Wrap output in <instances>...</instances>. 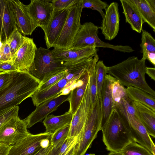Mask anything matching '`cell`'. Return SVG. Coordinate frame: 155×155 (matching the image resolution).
Returning <instances> with one entry per match:
<instances>
[{
	"label": "cell",
	"mask_w": 155,
	"mask_h": 155,
	"mask_svg": "<svg viewBox=\"0 0 155 155\" xmlns=\"http://www.w3.org/2000/svg\"><path fill=\"white\" fill-rule=\"evenodd\" d=\"M40 85L39 81L29 72L15 71L10 81L0 90V115L31 97Z\"/></svg>",
	"instance_id": "obj_1"
},
{
	"label": "cell",
	"mask_w": 155,
	"mask_h": 155,
	"mask_svg": "<svg viewBox=\"0 0 155 155\" xmlns=\"http://www.w3.org/2000/svg\"><path fill=\"white\" fill-rule=\"evenodd\" d=\"M146 59L134 56L114 65L107 67V73L115 78L122 86L140 89L155 97V92L145 78Z\"/></svg>",
	"instance_id": "obj_2"
},
{
	"label": "cell",
	"mask_w": 155,
	"mask_h": 155,
	"mask_svg": "<svg viewBox=\"0 0 155 155\" xmlns=\"http://www.w3.org/2000/svg\"><path fill=\"white\" fill-rule=\"evenodd\" d=\"M101 130L103 141L106 149L110 152L120 151L133 141L130 132L115 109Z\"/></svg>",
	"instance_id": "obj_3"
},
{
	"label": "cell",
	"mask_w": 155,
	"mask_h": 155,
	"mask_svg": "<svg viewBox=\"0 0 155 155\" xmlns=\"http://www.w3.org/2000/svg\"><path fill=\"white\" fill-rule=\"evenodd\" d=\"M101 108L100 98L98 97L91 105L85 126L78 136L72 155H84L101 130Z\"/></svg>",
	"instance_id": "obj_4"
},
{
	"label": "cell",
	"mask_w": 155,
	"mask_h": 155,
	"mask_svg": "<svg viewBox=\"0 0 155 155\" xmlns=\"http://www.w3.org/2000/svg\"><path fill=\"white\" fill-rule=\"evenodd\" d=\"M65 70L64 62L55 60L52 50L40 47L36 50L28 72L38 80L41 84Z\"/></svg>",
	"instance_id": "obj_5"
},
{
	"label": "cell",
	"mask_w": 155,
	"mask_h": 155,
	"mask_svg": "<svg viewBox=\"0 0 155 155\" xmlns=\"http://www.w3.org/2000/svg\"><path fill=\"white\" fill-rule=\"evenodd\" d=\"M82 9L81 0H78L71 6L54 48H71L74 38L81 25L80 19Z\"/></svg>",
	"instance_id": "obj_6"
},
{
	"label": "cell",
	"mask_w": 155,
	"mask_h": 155,
	"mask_svg": "<svg viewBox=\"0 0 155 155\" xmlns=\"http://www.w3.org/2000/svg\"><path fill=\"white\" fill-rule=\"evenodd\" d=\"M118 114L130 132L133 142L144 147L155 155L154 143L141 123L137 112L130 113L124 111Z\"/></svg>",
	"instance_id": "obj_7"
},
{
	"label": "cell",
	"mask_w": 155,
	"mask_h": 155,
	"mask_svg": "<svg viewBox=\"0 0 155 155\" xmlns=\"http://www.w3.org/2000/svg\"><path fill=\"white\" fill-rule=\"evenodd\" d=\"M24 119L14 117L0 127V144L11 146L30 134Z\"/></svg>",
	"instance_id": "obj_8"
},
{
	"label": "cell",
	"mask_w": 155,
	"mask_h": 155,
	"mask_svg": "<svg viewBox=\"0 0 155 155\" xmlns=\"http://www.w3.org/2000/svg\"><path fill=\"white\" fill-rule=\"evenodd\" d=\"M91 105L89 81L80 104L72 115L68 137L78 136L83 130Z\"/></svg>",
	"instance_id": "obj_9"
},
{
	"label": "cell",
	"mask_w": 155,
	"mask_h": 155,
	"mask_svg": "<svg viewBox=\"0 0 155 155\" xmlns=\"http://www.w3.org/2000/svg\"><path fill=\"white\" fill-rule=\"evenodd\" d=\"M26 9L35 23L44 31L52 15L54 8L50 1L31 0L25 5Z\"/></svg>",
	"instance_id": "obj_10"
},
{
	"label": "cell",
	"mask_w": 155,
	"mask_h": 155,
	"mask_svg": "<svg viewBox=\"0 0 155 155\" xmlns=\"http://www.w3.org/2000/svg\"><path fill=\"white\" fill-rule=\"evenodd\" d=\"M69 94L56 96L44 102L24 119L29 128L40 122L51 112L55 110L61 104L68 101Z\"/></svg>",
	"instance_id": "obj_11"
},
{
	"label": "cell",
	"mask_w": 155,
	"mask_h": 155,
	"mask_svg": "<svg viewBox=\"0 0 155 155\" xmlns=\"http://www.w3.org/2000/svg\"><path fill=\"white\" fill-rule=\"evenodd\" d=\"M71 6L62 10L54 8L51 19L44 31L47 49L53 47L63 28Z\"/></svg>",
	"instance_id": "obj_12"
},
{
	"label": "cell",
	"mask_w": 155,
	"mask_h": 155,
	"mask_svg": "<svg viewBox=\"0 0 155 155\" xmlns=\"http://www.w3.org/2000/svg\"><path fill=\"white\" fill-rule=\"evenodd\" d=\"M52 134L45 132L36 134H30L11 146L8 155H34L41 148V141L50 138Z\"/></svg>",
	"instance_id": "obj_13"
},
{
	"label": "cell",
	"mask_w": 155,
	"mask_h": 155,
	"mask_svg": "<svg viewBox=\"0 0 155 155\" xmlns=\"http://www.w3.org/2000/svg\"><path fill=\"white\" fill-rule=\"evenodd\" d=\"M37 48L33 39L26 37L24 43L12 59L18 71L28 72L34 61Z\"/></svg>",
	"instance_id": "obj_14"
},
{
	"label": "cell",
	"mask_w": 155,
	"mask_h": 155,
	"mask_svg": "<svg viewBox=\"0 0 155 155\" xmlns=\"http://www.w3.org/2000/svg\"><path fill=\"white\" fill-rule=\"evenodd\" d=\"M80 77L79 75L68 72L66 75L53 86L43 91L35 92L31 97L33 104L37 107L45 101L59 95L66 85L74 84Z\"/></svg>",
	"instance_id": "obj_15"
},
{
	"label": "cell",
	"mask_w": 155,
	"mask_h": 155,
	"mask_svg": "<svg viewBox=\"0 0 155 155\" xmlns=\"http://www.w3.org/2000/svg\"><path fill=\"white\" fill-rule=\"evenodd\" d=\"M116 79L109 74L105 77L101 91L100 100L101 108V129L108 121L115 110L113 96V86Z\"/></svg>",
	"instance_id": "obj_16"
},
{
	"label": "cell",
	"mask_w": 155,
	"mask_h": 155,
	"mask_svg": "<svg viewBox=\"0 0 155 155\" xmlns=\"http://www.w3.org/2000/svg\"><path fill=\"white\" fill-rule=\"evenodd\" d=\"M118 4L113 2L105 10L100 29L106 40L111 41L117 35L119 29Z\"/></svg>",
	"instance_id": "obj_17"
},
{
	"label": "cell",
	"mask_w": 155,
	"mask_h": 155,
	"mask_svg": "<svg viewBox=\"0 0 155 155\" xmlns=\"http://www.w3.org/2000/svg\"><path fill=\"white\" fill-rule=\"evenodd\" d=\"M17 28L25 35H30L38 26L27 11L25 5L18 0H10Z\"/></svg>",
	"instance_id": "obj_18"
},
{
	"label": "cell",
	"mask_w": 155,
	"mask_h": 155,
	"mask_svg": "<svg viewBox=\"0 0 155 155\" xmlns=\"http://www.w3.org/2000/svg\"><path fill=\"white\" fill-rule=\"evenodd\" d=\"M17 27L10 0H0V40L6 42Z\"/></svg>",
	"instance_id": "obj_19"
},
{
	"label": "cell",
	"mask_w": 155,
	"mask_h": 155,
	"mask_svg": "<svg viewBox=\"0 0 155 155\" xmlns=\"http://www.w3.org/2000/svg\"><path fill=\"white\" fill-rule=\"evenodd\" d=\"M52 51L55 60L64 62L94 56L97 54V49L95 46H91L81 48H54Z\"/></svg>",
	"instance_id": "obj_20"
},
{
	"label": "cell",
	"mask_w": 155,
	"mask_h": 155,
	"mask_svg": "<svg viewBox=\"0 0 155 155\" xmlns=\"http://www.w3.org/2000/svg\"><path fill=\"white\" fill-rule=\"evenodd\" d=\"M99 28L100 27L91 22H86L81 25L74 38L71 48H81L95 46L92 44V39L95 33Z\"/></svg>",
	"instance_id": "obj_21"
},
{
	"label": "cell",
	"mask_w": 155,
	"mask_h": 155,
	"mask_svg": "<svg viewBox=\"0 0 155 155\" xmlns=\"http://www.w3.org/2000/svg\"><path fill=\"white\" fill-rule=\"evenodd\" d=\"M126 23H129L133 30L141 33L143 23L137 8L130 0H120Z\"/></svg>",
	"instance_id": "obj_22"
},
{
	"label": "cell",
	"mask_w": 155,
	"mask_h": 155,
	"mask_svg": "<svg viewBox=\"0 0 155 155\" xmlns=\"http://www.w3.org/2000/svg\"><path fill=\"white\" fill-rule=\"evenodd\" d=\"M133 104L140 120L150 136L155 137V111L139 102Z\"/></svg>",
	"instance_id": "obj_23"
},
{
	"label": "cell",
	"mask_w": 155,
	"mask_h": 155,
	"mask_svg": "<svg viewBox=\"0 0 155 155\" xmlns=\"http://www.w3.org/2000/svg\"><path fill=\"white\" fill-rule=\"evenodd\" d=\"M91 68L82 77L80 84L72 89L69 94L68 100L70 104L68 111L72 115L78 109L84 94L89 81Z\"/></svg>",
	"instance_id": "obj_24"
},
{
	"label": "cell",
	"mask_w": 155,
	"mask_h": 155,
	"mask_svg": "<svg viewBox=\"0 0 155 155\" xmlns=\"http://www.w3.org/2000/svg\"><path fill=\"white\" fill-rule=\"evenodd\" d=\"M72 118V114L68 111L61 115L48 116L43 121L45 128V132L52 134L57 130L70 124Z\"/></svg>",
	"instance_id": "obj_25"
},
{
	"label": "cell",
	"mask_w": 155,
	"mask_h": 155,
	"mask_svg": "<svg viewBox=\"0 0 155 155\" xmlns=\"http://www.w3.org/2000/svg\"><path fill=\"white\" fill-rule=\"evenodd\" d=\"M127 94L132 101L142 104L155 111V97L142 90L132 86L125 88Z\"/></svg>",
	"instance_id": "obj_26"
},
{
	"label": "cell",
	"mask_w": 155,
	"mask_h": 155,
	"mask_svg": "<svg viewBox=\"0 0 155 155\" xmlns=\"http://www.w3.org/2000/svg\"><path fill=\"white\" fill-rule=\"evenodd\" d=\"M138 11L143 21L147 23L155 32V12L146 0H130Z\"/></svg>",
	"instance_id": "obj_27"
},
{
	"label": "cell",
	"mask_w": 155,
	"mask_h": 155,
	"mask_svg": "<svg viewBox=\"0 0 155 155\" xmlns=\"http://www.w3.org/2000/svg\"><path fill=\"white\" fill-rule=\"evenodd\" d=\"M142 32L141 51L143 54L142 58L146 60L148 53H155V40L146 30H142Z\"/></svg>",
	"instance_id": "obj_28"
},
{
	"label": "cell",
	"mask_w": 155,
	"mask_h": 155,
	"mask_svg": "<svg viewBox=\"0 0 155 155\" xmlns=\"http://www.w3.org/2000/svg\"><path fill=\"white\" fill-rule=\"evenodd\" d=\"M99 58L98 55L97 54L94 56L93 63L90 71L89 83L92 105L94 104L98 97L97 94L95 66L99 60Z\"/></svg>",
	"instance_id": "obj_29"
},
{
	"label": "cell",
	"mask_w": 155,
	"mask_h": 155,
	"mask_svg": "<svg viewBox=\"0 0 155 155\" xmlns=\"http://www.w3.org/2000/svg\"><path fill=\"white\" fill-rule=\"evenodd\" d=\"M120 152L123 155H154L144 147L133 141L129 143Z\"/></svg>",
	"instance_id": "obj_30"
},
{
	"label": "cell",
	"mask_w": 155,
	"mask_h": 155,
	"mask_svg": "<svg viewBox=\"0 0 155 155\" xmlns=\"http://www.w3.org/2000/svg\"><path fill=\"white\" fill-rule=\"evenodd\" d=\"M25 37L22 35L17 28L10 35L7 41L13 57L24 43Z\"/></svg>",
	"instance_id": "obj_31"
},
{
	"label": "cell",
	"mask_w": 155,
	"mask_h": 155,
	"mask_svg": "<svg viewBox=\"0 0 155 155\" xmlns=\"http://www.w3.org/2000/svg\"><path fill=\"white\" fill-rule=\"evenodd\" d=\"M97 94L100 98L102 88L106 75L107 73V67L104 63L103 61H98L95 66Z\"/></svg>",
	"instance_id": "obj_32"
},
{
	"label": "cell",
	"mask_w": 155,
	"mask_h": 155,
	"mask_svg": "<svg viewBox=\"0 0 155 155\" xmlns=\"http://www.w3.org/2000/svg\"><path fill=\"white\" fill-rule=\"evenodd\" d=\"M82 8H87L98 11L103 18L105 13L103 10L105 11L108 5L107 2L100 0H81Z\"/></svg>",
	"instance_id": "obj_33"
},
{
	"label": "cell",
	"mask_w": 155,
	"mask_h": 155,
	"mask_svg": "<svg viewBox=\"0 0 155 155\" xmlns=\"http://www.w3.org/2000/svg\"><path fill=\"white\" fill-rule=\"evenodd\" d=\"M70 124L57 130L51 136L50 142L52 146H54L60 142L64 140L68 137Z\"/></svg>",
	"instance_id": "obj_34"
},
{
	"label": "cell",
	"mask_w": 155,
	"mask_h": 155,
	"mask_svg": "<svg viewBox=\"0 0 155 155\" xmlns=\"http://www.w3.org/2000/svg\"><path fill=\"white\" fill-rule=\"evenodd\" d=\"M68 73L67 70H65L51 78L45 82L41 84L37 91H40L50 87L56 84Z\"/></svg>",
	"instance_id": "obj_35"
},
{
	"label": "cell",
	"mask_w": 155,
	"mask_h": 155,
	"mask_svg": "<svg viewBox=\"0 0 155 155\" xmlns=\"http://www.w3.org/2000/svg\"><path fill=\"white\" fill-rule=\"evenodd\" d=\"M19 108L16 106L0 115V127L12 118L18 117Z\"/></svg>",
	"instance_id": "obj_36"
},
{
	"label": "cell",
	"mask_w": 155,
	"mask_h": 155,
	"mask_svg": "<svg viewBox=\"0 0 155 155\" xmlns=\"http://www.w3.org/2000/svg\"><path fill=\"white\" fill-rule=\"evenodd\" d=\"M78 0H53L51 1L54 9L62 10L71 6Z\"/></svg>",
	"instance_id": "obj_37"
},
{
	"label": "cell",
	"mask_w": 155,
	"mask_h": 155,
	"mask_svg": "<svg viewBox=\"0 0 155 155\" xmlns=\"http://www.w3.org/2000/svg\"><path fill=\"white\" fill-rule=\"evenodd\" d=\"M3 48L2 55L0 58V61H5L11 60L13 57L11 53L10 48L7 41L2 43Z\"/></svg>",
	"instance_id": "obj_38"
},
{
	"label": "cell",
	"mask_w": 155,
	"mask_h": 155,
	"mask_svg": "<svg viewBox=\"0 0 155 155\" xmlns=\"http://www.w3.org/2000/svg\"><path fill=\"white\" fill-rule=\"evenodd\" d=\"M18 71L13 64L12 60L0 61V72Z\"/></svg>",
	"instance_id": "obj_39"
},
{
	"label": "cell",
	"mask_w": 155,
	"mask_h": 155,
	"mask_svg": "<svg viewBox=\"0 0 155 155\" xmlns=\"http://www.w3.org/2000/svg\"><path fill=\"white\" fill-rule=\"evenodd\" d=\"M15 72H0V90L10 81Z\"/></svg>",
	"instance_id": "obj_40"
},
{
	"label": "cell",
	"mask_w": 155,
	"mask_h": 155,
	"mask_svg": "<svg viewBox=\"0 0 155 155\" xmlns=\"http://www.w3.org/2000/svg\"><path fill=\"white\" fill-rule=\"evenodd\" d=\"M78 138V136L76 137H68L65 140L61 145L59 155H62L67 149L76 142Z\"/></svg>",
	"instance_id": "obj_41"
},
{
	"label": "cell",
	"mask_w": 155,
	"mask_h": 155,
	"mask_svg": "<svg viewBox=\"0 0 155 155\" xmlns=\"http://www.w3.org/2000/svg\"><path fill=\"white\" fill-rule=\"evenodd\" d=\"M64 140L60 142L55 146H53L46 155H59L61 147Z\"/></svg>",
	"instance_id": "obj_42"
},
{
	"label": "cell",
	"mask_w": 155,
	"mask_h": 155,
	"mask_svg": "<svg viewBox=\"0 0 155 155\" xmlns=\"http://www.w3.org/2000/svg\"><path fill=\"white\" fill-rule=\"evenodd\" d=\"M11 146L0 144V155H8Z\"/></svg>",
	"instance_id": "obj_43"
},
{
	"label": "cell",
	"mask_w": 155,
	"mask_h": 155,
	"mask_svg": "<svg viewBox=\"0 0 155 155\" xmlns=\"http://www.w3.org/2000/svg\"><path fill=\"white\" fill-rule=\"evenodd\" d=\"M146 73L152 79L155 81V68H146Z\"/></svg>",
	"instance_id": "obj_44"
},
{
	"label": "cell",
	"mask_w": 155,
	"mask_h": 155,
	"mask_svg": "<svg viewBox=\"0 0 155 155\" xmlns=\"http://www.w3.org/2000/svg\"><path fill=\"white\" fill-rule=\"evenodd\" d=\"M53 146L51 144L46 148H41L34 155H46L50 150Z\"/></svg>",
	"instance_id": "obj_45"
},
{
	"label": "cell",
	"mask_w": 155,
	"mask_h": 155,
	"mask_svg": "<svg viewBox=\"0 0 155 155\" xmlns=\"http://www.w3.org/2000/svg\"><path fill=\"white\" fill-rule=\"evenodd\" d=\"M146 59L148 60L154 66L155 65V53H148L147 54Z\"/></svg>",
	"instance_id": "obj_46"
},
{
	"label": "cell",
	"mask_w": 155,
	"mask_h": 155,
	"mask_svg": "<svg viewBox=\"0 0 155 155\" xmlns=\"http://www.w3.org/2000/svg\"><path fill=\"white\" fill-rule=\"evenodd\" d=\"M50 138H47L43 140L41 142V148H46L48 147L51 144Z\"/></svg>",
	"instance_id": "obj_47"
},
{
	"label": "cell",
	"mask_w": 155,
	"mask_h": 155,
	"mask_svg": "<svg viewBox=\"0 0 155 155\" xmlns=\"http://www.w3.org/2000/svg\"><path fill=\"white\" fill-rule=\"evenodd\" d=\"M76 143L67 149L62 155H72L74 147Z\"/></svg>",
	"instance_id": "obj_48"
},
{
	"label": "cell",
	"mask_w": 155,
	"mask_h": 155,
	"mask_svg": "<svg viewBox=\"0 0 155 155\" xmlns=\"http://www.w3.org/2000/svg\"><path fill=\"white\" fill-rule=\"evenodd\" d=\"M146 0L150 7L155 12V0Z\"/></svg>",
	"instance_id": "obj_49"
},
{
	"label": "cell",
	"mask_w": 155,
	"mask_h": 155,
	"mask_svg": "<svg viewBox=\"0 0 155 155\" xmlns=\"http://www.w3.org/2000/svg\"><path fill=\"white\" fill-rule=\"evenodd\" d=\"M107 155H123L120 151L118 152H110Z\"/></svg>",
	"instance_id": "obj_50"
}]
</instances>
